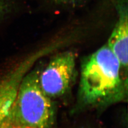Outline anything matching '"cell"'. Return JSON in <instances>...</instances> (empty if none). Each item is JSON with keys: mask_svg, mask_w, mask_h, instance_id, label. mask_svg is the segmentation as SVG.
Masks as SVG:
<instances>
[{"mask_svg": "<svg viewBox=\"0 0 128 128\" xmlns=\"http://www.w3.org/2000/svg\"><path fill=\"white\" fill-rule=\"evenodd\" d=\"M118 19L106 44L116 56L124 72L128 73V0H115Z\"/></svg>", "mask_w": 128, "mask_h": 128, "instance_id": "cell-5", "label": "cell"}, {"mask_svg": "<svg viewBox=\"0 0 128 128\" xmlns=\"http://www.w3.org/2000/svg\"><path fill=\"white\" fill-rule=\"evenodd\" d=\"M13 9L11 0H0V21L9 14Z\"/></svg>", "mask_w": 128, "mask_h": 128, "instance_id": "cell-6", "label": "cell"}, {"mask_svg": "<svg viewBox=\"0 0 128 128\" xmlns=\"http://www.w3.org/2000/svg\"><path fill=\"white\" fill-rule=\"evenodd\" d=\"M40 72L30 70L24 77L8 117L22 128H50L54 122V105L40 86Z\"/></svg>", "mask_w": 128, "mask_h": 128, "instance_id": "cell-2", "label": "cell"}, {"mask_svg": "<svg viewBox=\"0 0 128 128\" xmlns=\"http://www.w3.org/2000/svg\"><path fill=\"white\" fill-rule=\"evenodd\" d=\"M121 64L105 44L82 60L78 98L83 107H101L124 100L128 77Z\"/></svg>", "mask_w": 128, "mask_h": 128, "instance_id": "cell-1", "label": "cell"}, {"mask_svg": "<svg viewBox=\"0 0 128 128\" xmlns=\"http://www.w3.org/2000/svg\"><path fill=\"white\" fill-rule=\"evenodd\" d=\"M51 1H52L56 3H70L71 2H73L74 0H51Z\"/></svg>", "mask_w": 128, "mask_h": 128, "instance_id": "cell-8", "label": "cell"}, {"mask_svg": "<svg viewBox=\"0 0 128 128\" xmlns=\"http://www.w3.org/2000/svg\"><path fill=\"white\" fill-rule=\"evenodd\" d=\"M52 44L35 51L0 76V124L9 117L22 78L40 58L56 49Z\"/></svg>", "mask_w": 128, "mask_h": 128, "instance_id": "cell-4", "label": "cell"}, {"mask_svg": "<svg viewBox=\"0 0 128 128\" xmlns=\"http://www.w3.org/2000/svg\"><path fill=\"white\" fill-rule=\"evenodd\" d=\"M0 128H22L17 126L9 119L7 118L4 121L0 124Z\"/></svg>", "mask_w": 128, "mask_h": 128, "instance_id": "cell-7", "label": "cell"}, {"mask_svg": "<svg viewBox=\"0 0 128 128\" xmlns=\"http://www.w3.org/2000/svg\"><path fill=\"white\" fill-rule=\"evenodd\" d=\"M76 56L73 52H60L51 59L40 72V86L50 98L60 97L68 91L76 77Z\"/></svg>", "mask_w": 128, "mask_h": 128, "instance_id": "cell-3", "label": "cell"}]
</instances>
